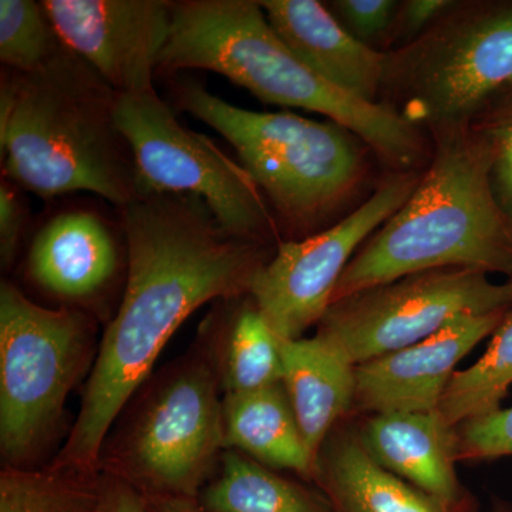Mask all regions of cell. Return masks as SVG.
<instances>
[{
    "label": "cell",
    "instance_id": "obj_11",
    "mask_svg": "<svg viewBox=\"0 0 512 512\" xmlns=\"http://www.w3.org/2000/svg\"><path fill=\"white\" fill-rule=\"evenodd\" d=\"M421 174L390 173L365 202L335 225L282 241L255 276L249 295L279 339H301L332 303L340 276L360 247L406 204Z\"/></svg>",
    "mask_w": 512,
    "mask_h": 512
},
{
    "label": "cell",
    "instance_id": "obj_12",
    "mask_svg": "<svg viewBox=\"0 0 512 512\" xmlns=\"http://www.w3.org/2000/svg\"><path fill=\"white\" fill-rule=\"evenodd\" d=\"M67 49L119 96L156 92L154 76L170 37V0H45Z\"/></svg>",
    "mask_w": 512,
    "mask_h": 512
},
{
    "label": "cell",
    "instance_id": "obj_20",
    "mask_svg": "<svg viewBox=\"0 0 512 512\" xmlns=\"http://www.w3.org/2000/svg\"><path fill=\"white\" fill-rule=\"evenodd\" d=\"M222 424L227 450L239 451L272 470L311 481L313 463L284 384L224 394Z\"/></svg>",
    "mask_w": 512,
    "mask_h": 512
},
{
    "label": "cell",
    "instance_id": "obj_10",
    "mask_svg": "<svg viewBox=\"0 0 512 512\" xmlns=\"http://www.w3.org/2000/svg\"><path fill=\"white\" fill-rule=\"evenodd\" d=\"M511 308L507 285L464 268L403 276L333 302L320 320V338L355 365L409 348L454 320Z\"/></svg>",
    "mask_w": 512,
    "mask_h": 512
},
{
    "label": "cell",
    "instance_id": "obj_18",
    "mask_svg": "<svg viewBox=\"0 0 512 512\" xmlns=\"http://www.w3.org/2000/svg\"><path fill=\"white\" fill-rule=\"evenodd\" d=\"M282 384L316 463L333 427L350 416L356 392V365L328 340L281 339Z\"/></svg>",
    "mask_w": 512,
    "mask_h": 512
},
{
    "label": "cell",
    "instance_id": "obj_23",
    "mask_svg": "<svg viewBox=\"0 0 512 512\" xmlns=\"http://www.w3.org/2000/svg\"><path fill=\"white\" fill-rule=\"evenodd\" d=\"M100 473L52 466L0 473V512H93L99 500Z\"/></svg>",
    "mask_w": 512,
    "mask_h": 512
},
{
    "label": "cell",
    "instance_id": "obj_5",
    "mask_svg": "<svg viewBox=\"0 0 512 512\" xmlns=\"http://www.w3.org/2000/svg\"><path fill=\"white\" fill-rule=\"evenodd\" d=\"M173 97L234 147L282 241H302L343 220L369 183L372 150L342 124L241 109L195 80L174 82Z\"/></svg>",
    "mask_w": 512,
    "mask_h": 512
},
{
    "label": "cell",
    "instance_id": "obj_3",
    "mask_svg": "<svg viewBox=\"0 0 512 512\" xmlns=\"http://www.w3.org/2000/svg\"><path fill=\"white\" fill-rule=\"evenodd\" d=\"M210 70L256 99L315 111L352 131L390 173L429 165L427 133L382 103H367L323 80L276 35L255 0H178L158 72Z\"/></svg>",
    "mask_w": 512,
    "mask_h": 512
},
{
    "label": "cell",
    "instance_id": "obj_32",
    "mask_svg": "<svg viewBox=\"0 0 512 512\" xmlns=\"http://www.w3.org/2000/svg\"><path fill=\"white\" fill-rule=\"evenodd\" d=\"M491 512H512V505L507 501L500 500V498H494Z\"/></svg>",
    "mask_w": 512,
    "mask_h": 512
},
{
    "label": "cell",
    "instance_id": "obj_31",
    "mask_svg": "<svg viewBox=\"0 0 512 512\" xmlns=\"http://www.w3.org/2000/svg\"><path fill=\"white\" fill-rule=\"evenodd\" d=\"M147 512H205L197 500L146 498Z\"/></svg>",
    "mask_w": 512,
    "mask_h": 512
},
{
    "label": "cell",
    "instance_id": "obj_8",
    "mask_svg": "<svg viewBox=\"0 0 512 512\" xmlns=\"http://www.w3.org/2000/svg\"><path fill=\"white\" fill-rule=\"evenodd\" d=\"M97 320L84 309H50L18 286L0 285V454L32 470L62 431L67 397L96 360Z\"/></svg>",
    "mask_w": 512,
    "mask_h": 512
},
{
    "label": "cell",
    "instance_id": "obj_13",
    "mask_svg": "<svg viewBox=\"0 0 512 512\" xmlns=\"http://www.w3.org/2000/svg\"><path fill=\"white\" fill-rule=\"evenodd\" d=\"M507 311L454 320L409 348L357 365L350 416L439 409L458 362L493 335Z\"/></svg>",
    "mask_w": 512,
    "mask_h": 512
},
{
    "label": "cell",
    "instance_id": "obj_2",
    "mask_svg": "<svg viewBox=\"0 0 512 512\" xmlns=\"http://www.w3.org/2000/svg\"><path fill=\"white\" fill-rule=\"evenodd\" d=\"M117 99L67 47L39 72L3 70L2 178L43 198L92 192L119 210L144 197Z\"/></svg>",
    "mask_w": 512,
    "mask_h": 512
},
{
    "label": "cell",
    "instance_id": "obj_25",
    "mask_svg": "<svg viewBox=\"0 0 512 512\" xmlns=\"http://www.w3.org/2000/svg\"><path fill=\"white\" fill-rule=\"evenodd\" d=\"M471 127L487 151L495 200L512 225V92L485 110Z\"/></svg>",
    "mask_w": 512,
    "mask_h": 512
},
{
    "label": "cell",
    "instance_id": "obj_14",
    "mask_svg": "<svg viewBox=\"0 0 512 512\" xmlns=\"http://www.w3.org/2000/svg\"><path fill=\"white\" fill-rule=\"evenodd\" d=\"M127 269L116 231L99 212L73 208L53 215L37 231L26 271L37 288L86 311Z\"/></svg>",
    "mask_w": 512,
    "mask_h": 512
},
{
    "label": "cell",
    "instance_id": "obj_9",
    "mask_svg": "<svg viewBox=\"0 0 512 512\" xmlns=\"http://www.w3.org/2000/svg\"><path fill=\"white\" fill-rule=\"evenodd\" d=\"M116 123L133 153L144 195L200 198L229 234L281 244L274 214L244 165L184 127L157 90L119 96Z\"/></svg>",
    "mask_w": 512,
    "mask_h": 512
},
{
    "label": "cell",
    "instance_id": "obj_24",
    "mask_svg": "<svg viewBox=\"0 0 512 512\" xmlns=\"http://www.w3.org/2000/svg\"><path fill=\"white\" fill-rule=\"evenodd\" d=\"M64 49L42 2L0 0V60L5 69L39 72Z\"/></svg>",
    "mask_w": 512,
    "mask_h": 512
},
{
    "label": "cell",
    "instance_id": "obj_33",
    "mask_svg": "<svg viewBox=\"0 0 512 512\" xmlns=\"http://www.w3.org/2000/svg\"><path fill=\"white\" fill-rule=\"evenodd\" d=\"M505 285H507L508 293H510V301L512 306V278Z\"/></svg>",
    "mask_w": 512,
    "mask_h": 512
},
{
    "label": "cell",
    "instance_id": "obj_7",
    "mask_svg": "<svg viewBox=\"0 0 512 512\" xmlns=\"http://www.w3.org/2000/svg\"><path fill=\"white\" fill-rule=\"evenodd\" d=\"M512 92V0H464L386 53L379 103L424 133L470 126Z\"/></svg>",
    "mask_w": 512,
    "mask_h": 512
},
{
    "label": "cell",
    "instance_id": "obj_16",
    "mask_svg": "<svg viewBox=\"0 0 512 512\" xmlns=\"http://www.w3.org/2000/svg\"><path fill=\"white\" fill-rule=\"evenodd\" d=\"M266 19L289 50L323 80L379 103L386 53L363 45L318 0H262Z\"/></svg>",
    "mask_w": 512,
    "mask_h": 512
},
{
    "label": "cell",
    "instance_id": "obj_4",
    "mask_svg": "<svg viewBox=\"0 0 512 512\" xmlns=\"http://www.w3.org/2000/svg\"><path fill=\"white\" fill-rule=\"evenodd\" d=\"M430 137L433 154L416 190L353 256L332 303L430 269L512 278V225L495 200L480 137L471 124Z\"/></svg>",
    "mask_w": 512,
    "mask_h": 512
},
{
    "label": "cell",
    "instance_id": "obj_29",
    "mask_svg": "<svg viewBox=\"0 0 512 512\" xmlns=\"http://www.w3.org/2000/svg\"><path fill=\"white\" fill-rule=\"evenodd\" d=\"M454 5V0H406L400 2L389 49H399L423 35ZM386 52V53H387Z\"/></svg>",
    "mask_w": 512,
    "mask_h": 512
},
{
    "label": "cell",
    "instance_id": "obj_19",
    "mask_svg": "<svg viewBox=\"0 0 512 512\" xmlns=\"http://www.w3.org/2000/svg\"><path fill=\"white\" fill-rule=\"evenodd\" d=\"M197 343L211 360L224 394L282 383L281 339L251 295L214 302Z\"/></svg>",
    "mask_w": 512,
    "mask_h": 512
},
{
    "label": "cell",
    "instance_id": "obj_22",
    "mask_svg": "<svg viewBox=\"0 0 512 512\" xmlns=\"http://www.w3.org/2000/svg\"><path fill=\"white\" fill-rule=\"evenodd\" d=\"M512 386V306L487 352L466 370L454 373L441 397L439 413L450 426L497 412Z\"/></svg>",
    "mask_w": 512,
    "mask_h": 512
},
{
    "label": "cell",
    "instance_id": "obj_6",
    "mask_svg": "<svg viewBox=\"0 0 512 512\" xmlns=\"http://www.w3.org/2000/svg\"><path fill=\"white\" fill-rule=\"evenodd\" d=\"M222 387L198 343L148 377L101 447L97 470L146 498L197 500L227 450Z\"/></svg>",
    "mask_w": 512,
    "mask_h": 512
},
{
    "label": "cell",
    "instance_id": "obj_27",
    "mask_svg": "<svg viewBox=\"0 0 512 512\" xmlns=\"http://www.w3.org/2000/svg\"><path fill=\"white\" fill-rule=\"evenodd\" d=\"M457 461H490L512 456V407L458 424Z\"/></svg>",
    "mask_w": 512,
    "mask_h": 512
},
{
    "label": "cell",
    "instance_id": "obj_15",
    "mask_svg": "<svg viewBox=\"0 0 512 512\" xmlns=\"http://www.w3.org/2000/svg\"><path fill=\"white\" fill-rule=\"evenodd\" d=\"M369 456L419 488L448 512H477L473 494L457 477V430L439 410L372 414L357 424Z\"/></svg>",
    "mask_w": 512,
    "mask_h": 512
},
{
    "label": "cell",
    "instance_id": "obj_21",
    "mask_svg": "<svg viewBox=\"0 0 512 512\" xmlns=\"http://www.w3.org/2000/svg\"><path fill=\"white\" fill-rule=\"evenodd\" d=\"M198 503L205 512H332L318 488L279 476L235 450L224 451L220 468Z\"/></svg>",
    "mask_w": 512,
    "mask_h": 512
},
{
    "label": "cell",
    "instance_id": "obj_1",
    "mask_svg": "<svg viewBox=\"0 0 512 512\" xmlns=\"http://www.w3.org/2000/svg\"><path fill=\"white\" fill-rule=\"evenodd\" d=\"M120 308L106 326L80 412L49 466L99 473L101 447L171 336L205 303L249 295L275 245L229 234L197 197L148 194L121 208Z\"/></svg>",
    "mask_w": 512,
    "mask_h": 512
},
{
    "label": "cell",
    "instance_id": "obj_26",
    "mask_svg": "<svg viewBox=\"0 0 512 512\" xmlns=\"http://www.w3.org/2000/svg\"><path fill=\"white\" fill-rule=\"evenodd\" d=\"M328 9L350 35L363 45L386 53L399 12L396 0H333ZM380 52V50H379Z\"/></svg>",
    "mask_w": 512,
    "mask_h": 512
},
{
    "label": "cell",
    "instance_id": "obj_17",
    "mask_svg": "<svg viewBox=\"0 0 512 512\" xmlns=\"http://www.w3.org/2000/svg\"><path fill=\"white\" fill-rule=\"evenodd\" d=\"M312 483L332 512H448L367 453L357 424L339 421L316 457Z\"/></svg>",
    "mask_w": 512,
    "mask_h": 512
},
{
    "label": "cell",
    "instance_id": "obj_28",
    "mask_svg": "<svg viewBox=\"0 0 512 512\" xmlns=\"http://www.w3.org/2000/svg\"><path fill=\"white\" fill-rule=\"evenodd\" d=\"M22 188L2 178L0 184V262L3 269L15 264L29 224L28 202Z\"/></svg>",
    "mask_w": 512,
    "mask_h": 512
},
{
    "label": "cell",
    "instance_id": "obj_30",
    "mask_svg": "<svg viewBox=\"0 0 512 512\" xmlns=\"http://www.w3.org/2000/svg\"><path fill=\"white\" fill-rule=\"evenodd\" d=\"M93 512H147V500L119 478L100 473L99 500Z\"/></svg>",
    "mask_w": 512,
    "mask_h": 512
}]
</instances>
